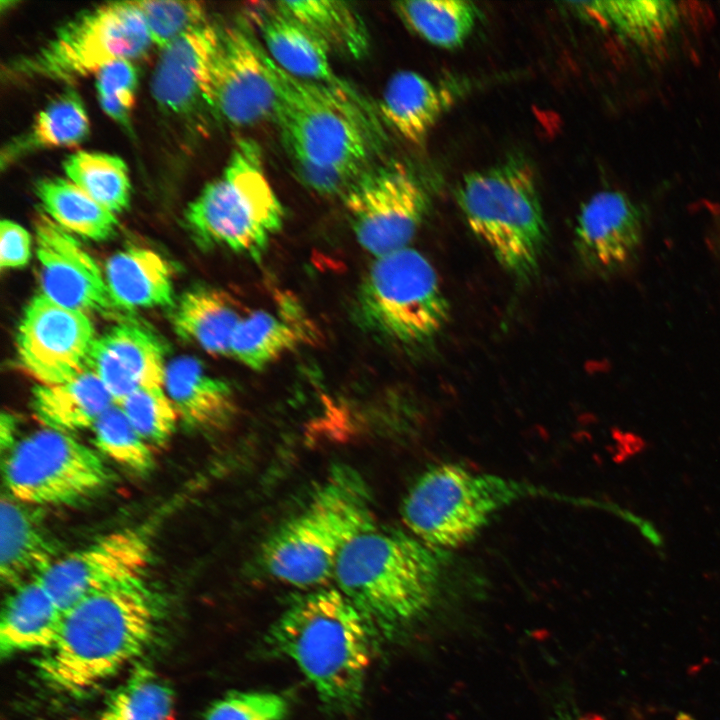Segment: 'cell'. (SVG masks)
I'll list each match as a JSON object with an SVG mask.
<instances>
[{"label": "cell", "mask_w": 720, "mask_h": 720, "mask_svg": "<svg viewBox=\"0 0 720 720\" xmlns=\"http://www.w3.org/2000/svg\"><path fill=\"white\" fill-rule=\"evenodd\" d=\"M376 636L337 588L295 599L272 625L267 641L292 660L321 702L336 712L361 703Z\"/></svg>", "instance_id": "obj_1"}, {"label": "cell", "mask_w": 720, "mask_h": 720, "mask_svg": "<svg viewBox=\"0 0 720 720\" xmlns=\"http://www.w3.org/2000/svg\"><path fill=\"white\" fill-rule=\"evenodd\" d=\"M156 624L144 583L86 597L64 611L55 643L36 661L39 675L57 691L87 692L141 655Z\"/></svg>", "instance_id": "obj_2"}, {"label": "cell", "mask_w": 720, "mask_h": 720, "mask_svg": "<svg viewBox=\"0 0 720 720\" xmlns=\"http://www.w3.org/2000/svg\"><path fill=\"white\" fill-rule=\"evenodd\" d=\"M444 552L411 533L375 527L347 545L333 579L376 638H389L433 605L443 581Z\"/></svg>", "instance_id": "obj_3"}, {"label": "cell", "mask_w": 720, "mask_h": 720, "mask_svg": "<svg viewBox=\"0 0 720 720\" xmlns=\"http://www.w3.org/2000/svg\"><path fill=\"white\" fill-rule=\"evenodd\" d=\"M376 527L367 483L352 467H333L304 508L264 543L265 570L284 583L318 589L334 578L347 545Z\"/></svg>", "instance_id": "obj_4"}, {"label": "cell", "mask_w": 720, "mask_h": 720, "mask_svg": "<svg viewBox=\"0 0 720 720\" xmlns=\"http://www.w3.org/2000/svg\"><path fill=\"white\" fill-rule=\"evenodd\" d=\"M468 227L515 280L537 274L547 228L535 176L520 156L467 173L456 191Z\"/></svg>", "instance_id": "obj_5"}, {"label": "cell", "mask_w": 720, "mask_h": 720, "mask_svg": "<svg viewBox=\"0 0 720 720\" xmlns=\"http://www.w3.org/2000/svg\"><path fill=\"white\" fill-rule=\"evenodd\" d=\"M277 94L276 115L294 167L359 177L372 137L368 122L344 87L296 78L263 51Z\"/></svg>", "instance_id": "obj_6"}, {"label": "cell", "mask_w": 720, "mask_h": 720, "mask_svg": "<svg viewBox=\"0 0 720 720\" xmlns=\"http://www.w3.org/2000/svg\"><path fill=\"white\" fill-rule=\"evenodd\" d=\"M284 208L268 181L259 145L241 139L218 179L187 206L186 227L202 247H224L259 260L284 222Z\"/></svg>", "instance_id": "obj_7"}, {"label": "cell", "mask_w": 720, "mask_h": 720, "mask_svg": "<svg viewBox=\"0 0 720 720\" xmlns=\"http://www.w3.org/2000/svg\"><path fill=\"white\" fill-rule=\"evenodd\" d=\"M530 490L495 474L439 463L425 470L409 488L401 515L412 535L447 551L472 541L497 512L528 496Z\"/></svg>", "instance_id": "obj_8"}, {"label": "cell", "mask_w": 720, "mask_h": 720, "mask_svg": "<svg viewBox=\"0 0 720 720\" xmlns=\"http://www.w3.org/2000/svg\"><path fill=\"white\" fill-rule=\"evenodd\" d=\"M150 44L133 1L106 3L74 16L44 45L9 61L2 72L9 80L72 81L115 60L137 58Z\"/></svg>", "instance_id": "obj_9"}, {"label": "cell", "mask_w": 720, "mask_h": 720, "mask_svg": "<svg viewBox=\"0 0 720 720\" xmlns=\"http://www.w3.org/2000/svg\"><path fill=\"white\" fill-rule=\"evenodd\" d=\"M357 304L370 329L401 344L431 340L450 313L434 267L410 247L375 258L360 284Z\"/></svg>", "instance_id": "obj_10"}, {"label": "cell", "mask_w": 720, "mask_h": 720, "mask_svg": "<svg viewBox=\"0 0 720 720\" xmlns=\"http://www.w3.org/2000/svg\"><path fill=\"white\" fill-rule=\"evenodd\" d=\"M3 478L9 495L26 505H64L106 486L111 474L102 458L71 434L44 428L7 453Z\"/></svg>", "instance_id": "obj_11"}, {"label": "cell", "mask_w": 720, "mask_h": 720, "mask_svg": "<svg viewBox=\"0 0 720 720\" xmlns=\"http://www.w3.org/2000/svg\"><path fill=\"white\" fill-rule=\"evenodd\" d=\"M358 243L380 257L408 247L429 208L414 174L401 163L363 172L344 194Z\"/></svg>", "instance_id": "obj_12"}, {"label": "cell", "mask_w": 720, "mask_h": 720, "mask_svg": "<svg viewBox=\"0 0 720 720\" xmlns=\"http://www.w3.org/2000/svg\"><path fill=\"white\" fill-rule=\"evenodd\" d=\"M152 526L112 531L59 557L37 579L66 611L86 597L144 583L152 553Z\"/></svg>", "instance_id": "obj_13"}, {"label": "cell", "mask_w": 720, "mask_h": 720, "mask_svg": "<svg viewBox=\"0 0 720 720\" xmlns=\"http://www.w3.org/2000/svg\"><path fill=\"white\" fill-rule=\"evenodd\" d=\"M95 338L88 314L61 306L39 293L31 298L20 319L17 358L39 384L64 383L87 368Z\"/></svg>", "instance_id": "obj_14"}, {"label": "cell", "mask_w": 720, "mask_h": 720, "mask_svg": "<svg viewBox=\"0 0 720 720\" xmlns=\"http://www.w3.org/2000/svg\"><path fill=\"white\" fill-rule=\"evenodd\" d=\"M41 292L51 301L86 314L115 316L105 274L82 244L45 213L34 220Z\"/></svg>", "instance_id": "obj_15"}, {"label": "cell", "mask_w": 720, "mask_h": 720, "mask_svg": "<svg viewBox=\"0 0 720 720\" xmlns=\"http://www.w3.org/2000/svg\"><path fill=\"white\" fill-rule=\"evenodd\" d=\"M212 111L235 126H252L275 118L277 94L263 50L241 29L221 33L212 68Z\"/></svg>", "instance_id": "obj_16"}, {"label": "cell", "mask_w": 720, "mask_h": 720, "mask_svg": "<svg viewBox=\"0 0 720 720\" xmlns=\"http://www.w3.org/2000/svg\"><path fill=\"white\" fill-rule=\"evenodd\" d=\"M574 230L577 255L590 272L612 276L637 260L644 241L641 207L619 190L593 194L579 209Z\"/></svg>", "instance_id": "obj_17"}, {"label": "cell", "mask_w": 720, "mask_h": 720, "mask_svg": "<svg viewBox=\"0 0 720 720\" xmlns=\"http://www.w3.org/2000/svg\"><path fill=\"white\" fill-rule=\"evenodd\" d=\"M222 31L206 23L162 49L152 77V94L169 115L192 121L212 111V68Z\"/></svg>", "instance_id": "obj_18"}, {"label": "cell", "mask_w": 720, "mask_h": 720, "mask_svg": "<svg viewBox=\"0 0 720 720\" xmlns=\"http://www.w3.org/2000/svg\"><path fill=\"white\" fill-rule=\"evenodd\" d=\"M115 404L135 390L164 386L165 348L150 329L134 321H121L96 337L87 359Z\"/></svg>", "instance_id": "obj_19"}, {"label": "cell", "mask_w": 720, "mask_h": 720, "mask_svg": "<svg viewBox=\"0 0 720 720\" xmlns=\"http://www.w3.org/2000/svg\"><path fill=\"white\" fill-rule=\"evenodd\" d=\"M164 387L180 419L192 428L220 430L236 414L231 385L210 375L193 357H179L167 365Z\"/></svg>", "instance_id": "obj_20"}, {"label": "cell", "mask_w": 720, "mask_h": 720, "mask_svg": "<svg viewBox=\"0 0 720 720\" xmlns=\"http://www.w3.org/2000/svg\"><path fill=\"white\" fill-rule=\"evenodd\" d=\"M10 495L0 505V576L15 588L39 577L60 556L38 516Z\"/></svg>", "instance_id": "obj_21"}, {"label": "cell", "mask_w": 720, "mask_h": 720, "mask_svg": "<svg viewBox=\"0 0 720 720\" xmlns=\"http://www.w3.org/2000/svg\"><path fill=\"white\" fill-rule=\"evenodd\" d=\"M257 23L266 53L282 70L302 80L344 87L333 72L328 47L303 24L275 4L259 12Z\"/></svg>", "instance_id": "obj_22"}, {"label": "cell", "mask_w": 720, "mask_h": 720, "mask_svg": "<svg viewBox=\"0 0 720 720\" xmlns=\"http://www.w3.org/2000/svg\"><path fill=\"white\" fill-rule=\"evenodd\" d=\"M64 611L42 583L29 580L14 588L4 603L0 621V654L48 650L56 641Z\"/></svg>", "instance_id": "obj_23"}, {"label": "cell", "mask_w": 720, "mask_h": 720, "mask_svg": "<svg viewBox=\"0 0 720 720\" xmlns=\"http://www.w3.org/2000/svg\"><path fill=\"white\" fill-rule=\"evenodd\" d=\"M243 317L226 292L199 286L179 298L171 322L183 341L214 356H230L232 336Z\"/></svg>", "instance_id": "obj_24"}, {"label": "cell", "mask_w": 720, "mask_h": 720, "mask_svg": "<svg viewBox=\"0 0 720 720\" xmlns=\"http://www.w3.org/2000/svg\"><path fill=\"white\" fill-rule=\"evenodd\" d=\"M104 274L122 311L166 307L174 302L170 265L151 249L132 247L114 254L107 261Z\"/></svg>", "instance_id": "obj_25"}, {"label": "cell", "mask_w": 720, "mask_h": 720, "mask_svg": "<svg viewBox=\"0 0 720 720\" xmlns=\"http://www.w3.org/2000/svg\"><path fill=\"white\" fill-rule=\"evenodd\" d=\"M115 404L101 380L86 368L60 384H38L32 391V408L45 428L71 434L92 428Z\"/></svg>", "instance_id": "obj_26"}, {"label": "cell", "mask_w": 720, "mask_h": 720, "mask_svg": "<svg viewBox=\"0 0 720 720\" xmlns=\"http://www.w3.org/2000/svg\"><path fill=\"white\" fill-rule=\"evenodd\" d=\"M578 14L638 45L664 40L678 26L681 8L666 0H600L567 3Z\"/></svg>", "instance_id": "obj_27"}, {"label": "cell", "mask_w": 720, "mask_h": 720, "mask_svg": "<svg viewBox=\"0 0 720 720\" xmlns=\"http://www.w3.org/2000/svg\"><path fill=\"white\" fill-rule=\"evenodd\" d=\"M437 87L417 72L398 71L388 80L380 111L389 125L406 141L420 145L442 111Z\"/></svg>", "instance_id": "obj_28"}, {"label": "cell", "mask_w": 720, "mask_h": 720, "mask_svg": "<svg viewBox=\"0 0 720 720\" xmlns=\"http://www.w3.org/2000/svg\"><path fill=\"white\" fill-rule=\"evenodd\" d=\"M88 132L89 120L81 98L73 89H67L38 112L25 133L3 147L1 167L37 149L77 145Z\"/></svg>", "instance_id": "obj_29"}, {"label": "cell", "mask_w": 720, "mask_h": 720, "mask_svg": "<svg viewBox=\"0 0 720 720\" xmlns=\"http://www.w3.org/2000/svg\"><path fill=\"white\" fill-rule=\"evenodd\" d=\"M45 214L71 234L94 241L117 231L116 214L101 206L68 179L44 178L34 185Z\"/></svg>", "instance_id": "obj_30"}, {"label": "cell", "mask_w": 720, "mask_h": 720, "mask_svg": "<svg viewBox=\"0 0 720 720\" xmlns=\"http://www.w3.org/2000/svg\"><path fill=\"white\" fill-rule=\"evenodd\" d=\"M275 6L291 16L328 47L345 56L360 59L369 48V36L359 13L344 1H278Z\"/></svg>", "instance_id": "obj_31"}, {"label": "cell", "mask_w": 720, "mask_h": 720, "mask_svg": "<svg viewBox=\"0 0 720 720\" xmlns=\"http://www.w3.org/2000/svg\"><path fill=\"white\" fill-rule=\"evenodd\" d=\"M306 324L257 310L244 316L236 327L230 356L244 366L260 371L308 338Z\"/></svg>", "instance_id": "obj_32"}, {"label": "cell", "mask_w": 720, "mask_h": 720, "mask_svg": "<svg viewBox=\"0 0 720 720\" xmlns=\"http://www.w3.org/2000/svg\"><path fill=\"white\" fill-rule=\"evenodd\" d=\"M393 9L411 31L445 49L463 45L479 18L475 4L465 0L397 1Z\"/></svg>", "instance_id": "obj_33"}, {"label": "cell", "mask_w": 720, "mask_h": 720, "mask_svg": "<svg viewBox=\"0 0 720 720\" xmlns=\"http://www.w3.org/2000/svg\"><path fill=\"white\" fill-rule=\"evenodd\" d=\"M98 720H175V695L151 667L139 664L110 695Z\"/></svg>", "instance_id": "obj_34"}, {"label": "cell", "mask_w": 720, "mask_h": 720, "mask_svg": "<svg viewBox=\"0 0 720 720\" xmlns=\"http://www.w3.org/2000/svg\"><path fill=\"white\" fill-rule=\"evenodd\" d=\"M63 170L69 181L114 214L128 208L131 184L127 166L120 157L78 151L66 157Z\"/></svg>", "instance_id": "obj_35"}, {"label": "cell", "mask_w": 720, "mask_h": 720, "mask_svg": "<svg viewBox=\"0 0 720 720\" xmlns=\"http://www.w3.org/2000/svg\"><path fill=\"white\" fill-rule=\"evenodd\" d=\"M91 429L97 449L114 462L141 473L152 469V446L139 435L118 405L104 412Z\"/></svg>", "instance_id": "obj_36"}, {"label": "cell", "mask_w": 720, "mask_h": 720, "mask_svg": "<svg viewBox=\"0 0 720 720\" xmlns=\"http://www.w3.org/2000/svg\"><path fill=\"white\" fill-rule=\"evenodd\" d=\"M116 405L151 446L166 443L180 419L164 386L139 388Z\"/></svg>", "instance_id": "obj_37"}, {"label": "cell", "mask_w": 720, "mask_h": 720, "mask_svg": "<svg viewBox=\"0 0 720 720\" xmlns=\"http://www.w3.org/2000/svg\"><path fill=\"white\" fill-rule=\"evenodd\" d=\"M140 11L151 43L164 49L185 33L206 23V9L198 1H133Z\"/></svg>", "instance_id": "obj_38"}, {"label": "cell", "mask_w": 720, "mask_h": 720, "mask_svg": "<svg viewBox=\"0 0 720 720\" xmlns=\"http://www.w3.org/2000/svg\"><path fill=\"white\" fill-rule=\"evenodd\" d=\"M96 91L103 111L124 129L131 131V112L138 76L129 59H118L96 74Z\"/></svg>", "instance_id": "obj_39"}, {"label": "cell", "mask_w": 720, "mask_h": 720, "mask_svg": "<svg viewBox=\"0 0 720 720\" xmlns=\"http://www.w3.org/2000/svg\"><path fill=\"white\" fill-rule=\"evenodd\" d=\"M289 701L271 691H234L214 702L203 720H285Z\"/></svg>", "instance_id": "obj_40"}, {"label": "cell", "mask_w": 720, "mask_h": 720, "mask_svg": "<svg viewBox=\"0 0 720 720\" xmlns=\"http://www.w3.org/2000/svg\"><path fill=\"white\" fill-rule=\"evenodd\" d=\"M31 256V235L20 224L5 219L0 223V267H24Z\"/></svg>", "instance_id": "obj_41"}, {"label": "cell", "mask_w": 720, "mask_h": 720, "mask_svg": "<svg viewBox=\"0 0 720 720\" xmlns=\"http://www.w3.org/2000/svg\"><path fill=\"white\" fill-rule=\"evenodd\" d=\"M16 418L10 413H2L0 419V444L2 452L7 453L16 445Z\"/></svg>", "instance_id": "obj_42"}]
</instances>
